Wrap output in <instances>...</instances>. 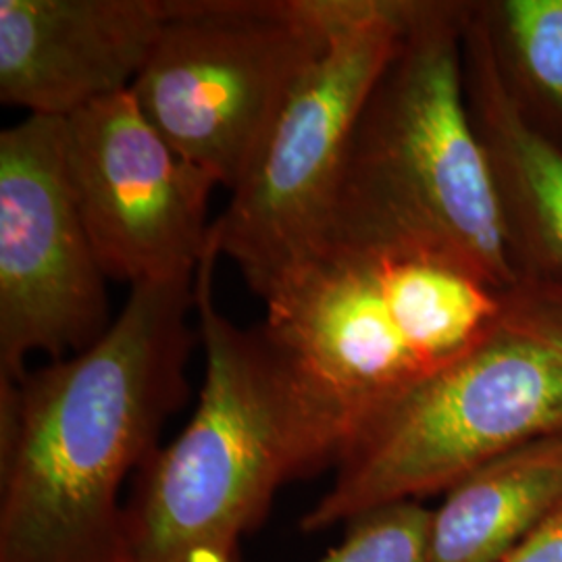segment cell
<instances>
[{
	"instance_id": "6da1fadb",
	"label": "cell",
	"mask_w": 562,
	"mask_h": 562,
	"mask_svg": "<svg viewBox=\"0 0 562 562\" xmlns=\"http://www.w3.org/2000/svg\"><path fill=\"white\" fill-rule=\"evenodd\" d=\"M196 273L132 288L101 340L0 382V562H127L121 487L188 398Z\"/></svg>"
},
{
	"instance_id": "7a4b0ae2",
	"label": "cell",
	"mask_w": 562,
	"mask_h": 562,
	"mask_svg": "<svg viewBox=\"0 0 562 562\" xmlns=\"http://www.w3.org/2000/svg\"><path fill=\"white\" fill-rule=\"evenodd\" d=\"M467 13L469 0H411L398 46L355 121L311 252L422 257L501 292L519 280L467 104Z\"/></svg>"
},
{
	"instance_id": "3957f363",
	"label": "cell",
	"mask_w": 562,
	"mask_h": 562,
	"mask_svg": "<svg viewBox=\"0 0 562 562\" xmlns=\"http://www.w3.org/2000/svg\"><path fill=\"white\" fill-rule=\"evenodd\" d=\"M504 292V290H503ZM503 292L446 262L319 248L265 299L319 467L380 411L482 340Z\"/></svg>"
},
{
	"instance_id": "277c9868",
	"label": "cell",
	"mask_w": 562,
	"mask_h": 562,
	"mask_svg": "<svg viewBox=\"0 0 562 562\" xmlns=\"http://www.w3.org/2000/svg\"><path fill=\"white\" fill-rule=\"evenodd\" d=\"M562 434V278L519 276L482 340L380 411L302 517L315 533L419 503L527 443Z\"/></svg>"
},
{
	"instance_id": "5b68a950",
	"label": "cell",
	"mask_w": 562,
	"mask_h": 562,
	"mask_svg": "<svg viewBox=\"0 0 562 562\" xmlns=\"http://www.w3.org/2000/svg\"><path fill=\"white\" fill-rule=\"evenodd\" d=\"M211 248L196 269L204 348L199 406L136 473L127 562H240L238 548L276 492L319 471L301 406L261 325L241 329L215 304Z\"/></svg>"
},
{
	"instance_id": "8992f818",
	"label": "cell",
	"mask_w": 562,
	"mask_h": 562,
	"mask_svg": "<svg viewBox=\"0 0 562 562\" xmlns=\"http://www.w3.org/2000/svg\"><path fill=\"white\" fill-rule=\"evenodd\" d=\"M325 46V0H167L130 92L183 159L234 192Z\"/></svg>"
},
{
	"instance_id": "52a82bcc",
	"label": "cell",
	"mask_w": 562,
	"mask_h": 562,
	"mask_svg": "<svg viewBox=\"0 0 562 562\" xmlns=\"http://www.w3.org/2000/svg\"><path fill=\"white\" fill-rule=\"evenodd\" d=\"M411 0H325L327 46L283 104L211 246L262 301L322 234L355 121L396 50Z\"/></svg>"
},
{
	"instance_id": "ba28073f",
	"label": "cell",
	"mask_w": 562,
	"mask_h": 562,
	"mask_svg": "<svg viewBox=\"0 0 562 562\" xmlns=\"http://www.w3.org/2000/svg\"><path fill=\"white\" fill-rule=\"evenodd\" d=\"M104 271L63 161V120L27 115L0 134V382L25 361L78 355L109 329Z\"/></svg>"
},
{
	"instance_id": "9c48e42d",
	"label": "cell",
	"mask_w": 562,
	"mask_h": 562,
	"mask_svg": "<svg viewBox=\"0 0 562 562\" xmlns=\"http://www.w3.org/2000/svg\"><path fill=\"white\" fill-rule=\"evenodd\" d=\"M63 161L106 280L134 288L196 273L217 183L162 138L130 90L63 120Z\"/></svg>"
},
{
	"instance_id": "30bf717a",
	"label": "cell",
	"mask_w": 562,
	"mask_h": 562,
	"mask_svg": "<svg viewBox=\"0 0 562 562\" xmlns=\"http://www.w3.org/2000/svg\"><path fill=\"white\" fill-rule=\"evenodd\" d=\"M165 20L167 0H0V101L65 120L127 92Z\"/></svg>"
},
{
	"instance_id": "8fae6325",
	"label": "cell",
	"mask_w": 562,
	"mask_h": 562,
	"mask_svg": "<svg viewBox=\"0 0 562 562\" xmlns=\"http://www.w3.org/2000/svg\"><path fill=\"white\" fill-rule=\"evenodd\" d=\"M464 92L503 213L517 276L562 278V153L538 138L504 92L475 0L462 36Z\"/></svg>"
},
{
	"instance_id": "7c38bea8",
	"label": "cell",
	"mask_w": 562,
	"mask_h": 562,
	"mask_svg": "<svg viewBox=\"0 0 562 562\" xmlns=\"http://www.w3.org/2000/svg\"><path fill=\"white\" fill-rule=\"evenodd\" d=\"M562 508V434L527 443L448 490L431 510V562H501Z\"/></svg>"
},
{
	"instance_id": "4fadbf2b",
	"label": "cell",
	"mask_w": 562,
	"mask_h": 562,
	"mask_svg": "<svg viewBox=\"0 0 562 562\" xmlns=\"http://www.w3.org/2000/svg\"><path fill=\"white\" fill-rule=\"evenodd\" d=\"M475 13L515 113L562 153V0H475Z\"/></svg>"
},
{
	"instance_id": "5bb4252c",
	"label": "cell",
	"mask_w": 562,
	"mask_h": 562,
	"mask_svg": "<svg viewBox=\"0 0 562 562\" xmlns=\"http://www.w3.org/2000/svg\"><path fill=\"white\" fill-rule=\"evenodd\" d=\"M431 510L422 503L375 508L350 521L338 548L319 562H431Z\"/></svg>"
},
{
	"instance_id": "9a60e30c",
	"label": "cell",
	"mask_w": 562,
	"mask_h": 562,
	"mask_svg": "<svg viewBox=\"0 0 562 562\" xmlns=\"http://www.w3.org/2000/svg\"><path fill=\"white\" fill-rule=\"evenodd\" d=\"M501 562H562V508Z\"/></svg>"
}]
</instances>
